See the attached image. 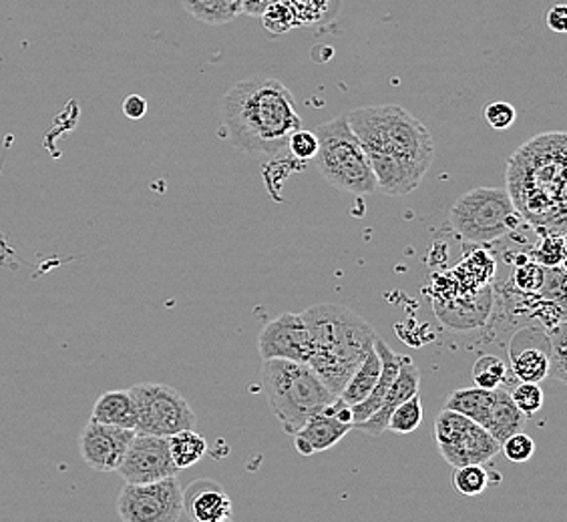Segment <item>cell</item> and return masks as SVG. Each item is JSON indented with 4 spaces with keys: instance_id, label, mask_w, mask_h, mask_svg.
I'll use <instances>...</instances> for the list:
<instances>
[{
    "instance_id": "7c38bea8",
    "label": "cell",
    "mask_w": 567,
    "mask_h": 522,
    "mask_svg": "<svg viewBox=\"0 0 567 522\" xmlns=\"http://www.w3.org/2000/svg\"><path fill=\"white\" fill-rule=\"evenodd\" d=\"M133 436L135 430L132 428L89 420L79 436V452L89 468L97 472H117Z\"/></svg>"
},
{
    "instance_id": "2e32d148",
    "label": "cell",
    "mask_w": 567,
    "mask_h": 522,
    "mask_svg": "<svg viewBox=\"0 0 567 522\" xmlns=\"http://www.w3.org/2000/svg\"><path fill=\"white\" fill-rule=\"evenodd\" d=\"M419 392H421V370L416 368L413 359L409 358V356H403L399 374L394 378L393 386L386 392L381 408L377 413H372L364 422H360L354 428L360 430V432H364V435L381 436L382 432H386V425H389V418H391L394 408L399 404H403L404 400H409L411 396L419 394Z\"/></svg>"
},
{
    "instance_id": "52a82bcc",
    "label": "cell",
    "mask_w": 567,
    "mask_h": 522,
    "mask_svg": "<svg viewBox=\"0 0 567 522\" xmlns=\"http://www.w3.org/2000/svg\"><path fill=\"white\" fill-rule=\"evenodd\" d=\"M524 218L513 207L507 189L475 187L458 197L449 211V223L461 240L493 243L519 228Z\"/></svg>"
},
{
    "instance_id": "5bb4252c",
    "label": "cell",
    "mask_w": 567,
    "mask_h": 522,
    "mask_svg": "<svg viewBox=\"0 0 567 522\" xmlns=\"http://www.w3.org/2000/svg\"><path fill=\"white\" fill-rule=\"evenodd\" d=\"M549 334L544 330H522L517 332L509 346V359H512L513 378L517 382L546 380L551 370L549 362Z\"/></svg>"
},
{
    "instance_id": "7402d4cb",
    "label": "cell",
    "mask_w": 567,
    "mask_h": 522,
    "mask_svg": "<svg viewBox=\"0 0 567 522\" xmlns=\"http://www.w3.org/2000/svg\"><path fill=\"white\" fill-rule=\"evenodd\" d=\"M379 374H381V358H379L377 349L372 346V348L369 349V354L360 362L359 368L350 376L347 386L340 392V400L349 404V406L362 403V400L371 394L372 388L377 386Z\"/></svg>"
},
{
    "instance_id": "ab89813d",
    "label": "cell",
    "mask_w": 567,
    "mask_h": 522,
    "mask_svg": "<svg viewBox=\"0 0 567 522\" xmlns=\"http://www.w3.org/2000/svg\"><path fill=\"white\" fill-rule=\"evenodd\" d=\"M274 2H280V0H244L241 4V14H248V17H260L270 4Z\"/></svg>"
},
{
    "instance_id": "ac0fdd59",
    "label": "cell",
    "mask_w": 567,
    "mask_h": 522,
    "mask_svg": "<svg viewBox=\"0 0 567 522\" xmlns=\"http://www.w3.org/2000/svg\"><path fill=\"white\" fill-rule=\"evenodd\" d=\"M374 349H377V354L381 358V374H379V382L372 388L371 394L362 403L350 406V410H352V428L360 425V422H364L372 413H377L381 408L382 400H384L389 388L393 386L394 378H396L399 368H401V362H403V356L393 352L391 346H386V342L379 336L374 337Z\"/></svg>"
},
{
    "instance_id": "d4e9b609",
    "label": "cell",
    "mask_w": 567,
    "mask_h": 522,
    "mask_svg": "<svg viewBox=\"0 0 567 522\" xmlns=\"http://www.w3.org/2000/svg\"><path fill=\"white\" fill-rule=\"evenodd\" d=\"M167 442H169V452L174 458L175 467L179 470L194 467L208 452V440L194 432V428L167 436Z\"/></svg>"
},
{
    "instance_id": "8992f818",
    "label": "cell",
    "mask_w": 567,
    "mask_h": 522,
    "mask_svg": "<svg viewBox=\"0 0 567 522\" xmlns=\"http://www.w3.org/2000/svg\"><path fill=\"white\" fill-rule=\"evenodd\" d=\"M315 133L318 137L315 161L330 186L352 196H371L377 191V177L369 155L354 130L350 129L344 113L322 123Z\"/></svg>"
},
{
    "instance_id": "4316f807",
    "label": "cell",
    "mask_w": 567,
    "mask_h": 522,
    "mask_svg": "<svg viewBox=\"0 0 567 522\" xmlns=\"http://www.w3.org/2000/svg\"><path fill=\"white\" fill-rule=\"evenodd\" d=\"M453 489L463 497H480L492 484V474L487 472L485 464H465L453 468L451 477Z\"/></svg>"
},
{
    "instance_id": "cb8c5ba5",
    "label": "cell",
    "mask_w": 567,
    "mask_h": 522,
    "mask_svg": "<svg viewBox=\"0 0 567 522\" xmlns=\"http://www.w3.org/2000/svg\"><path fill=\"white\" fill-rule=\"evenodd\" d=\"M197 21L206 24H228L241 14L244 0H179Z\"/></svg>"
},
{
    "instance_id": "484cf974",
    "label": "cell",
    "mask_w": 567,
    "mask_h": 522,
    "mask_svg": "<svg viewBox=\"0 0 567 522\" xmlns=\"http://www.w3.org/2000/svg\"><path fill=\"white\" fill-rule=\"evenodd\" d=\"M296 27H315L327 22L337 14L340 0H288Z\"/></svg>"
},
{
    "instance_id": "d6986e66",
    "label": "cell",
    "mask_w": 567,
    "mask_h": 522,
    "mask_svg": "<svg viewBox=\"0 0 567 522\" xmlns=\"http://www.w3.org/2000/svg\"><path fill=\"white\" fill-rule=\"evenodd\" d=\"M471 300L458 304L453 302H435L436 316L443 320V324L451 327H477L485 322V317L492 312V288H481L470 295Z\"/></svg>"
},
{
    "instance_id": "836d02e7",
    "label": "cell",
    "mask_w": 567,
    "mask_h": 522,
    "mask_svg": "<svg viewBox=\"0 0 567 522\" xmlns=\"http://www.w3.org/2000/svg\"><path fill=\"white\" fill-rule=\"evenodd\" d=\"M549 362H551V370L549 374L556 376V380L566 382V324H557V326L549 330Z\"/></svg>"
},
{
    "instance_id": "e0dca14e",
    "label": "cell",
    "mask_w": 567,
    "mask_h": 522,
    "mask_svg": "<svg viewBox=\"0 0 567 522\" xmlns=\"http://www.w3.org/2000/svg\"><path fill=\"white\" fill-rule=\"evenodd\" d=\"M352 430V425L342 422L334 414L322 413L315 414L306 420V425L296 432L295 447L300 457H312L317 452H324L328 448L339 445L344 436Z\"/></svg>"
},
{
    "instance_id": "277c9868",
    "label": "cell",
    "mask_w": 567,
    "mask_h": 522,
    "mask_svg": "<svg viewBox=\"0 0 567 522\" xmlns=\"http://www.w3.org/2000/svg\"><path fill=\"white\" fill-rule=\"evenodd\" d=\"M310 354L308 366L339 396L374 346V327L347 305L318 304L302 312Z\"/></svg>"
},
{
    "instance_id": "d590c367",
    "label": "cell",
    "mask_w": 567,
    "mask_h": 522,
    "mask_svg": "<svg viewBox=\"0 0 567 522\" xmlns=\"http://www.w3.org/2000/svg\"><path fill=\"white\" fill-rule=\"evenodd\" d=\"M288 149L292 153V157L298 161H310L315 159L318 153V137L315 130H305L302 127L295 130L288 139Z\"/></svg>"
},
{
    "instance_id": "e575fe53",
    "label": "cell",
    "mask_w": 567,
    "mask_h": 522,
    "mask_svg": "<svg viewBox=\"0 0 567 522\" xmlns=\"http://www.w3.org/2000/svg\"><path fill=\"white\" fill-rule=\"evenodd\" d=\"M535 450H537V447H535L534 438L525 435L524 430L515 432V435L505 438L502 442L503 455H505L509 462H515V464L529 462L534 458Z\"/></svg>"
},
{
    "instance_id": "ba28073f",
    "label": "cell",
    "mask_w": 567,
    "mask_h": 522,
    "mask_svg": "<svg viewBox=\"0 0 567 522\" xmlns=\"http://www.w3.org/2000/svg\"><path fill=\"white\" fill-rule=\"evenodd\" d=\"M137 408L135 432L172 436L196 426V413L179 392L157 382H143L130 388Z\"/></svg>"
},
{
    "instance_id": "6da1fadb",
    "label": "cell",
    "mask_w": 567,
    "mask_h": 522,
    "mask_svg": "<svg viewBox=\"0 0 567 522\" xmlns=\"http://www.w3.org/2000/svg\"><path fill=\"white\" fill-rule=\"evenodd\" d=\"M377 177V191L413 194L435 159V142L423 121L401 105H369L344 113Z\"/></svg>"
},
{
    "instance_id": "44dd1931",
    "label": "cell",
    "mask_w": 567,
    "mask_h": 522,
    "mask_svg": "<svg viewBox=\"0 0 567 522\" xmlns=\"http://www.w3.org/2000/svg\"><path fill=\"white\" fill-rule=\"evenodd\" d=\"M91 420L101 425L120 426V428H132L137 425V408L133 403L132 392L111 390L101 394L95 404Z\"/></svg>"
},
{
    "instance_id": "4dcf8cb0",
    "label": "cell",
    "mask_w": 567,
    "mask_h": 522,
    "mask_svg": "<svg viewBox=\"0 0 567 522\" xmlns=\"http://www.w3.org/2000/svg\"><path fill=\"white\" fill-rule=\"evenodd\" d=\"M544 240L535 248L532 260L544 265L546 270L551 268H564L566 261V236L564 231H554V229H542Z\"/></svg>"
},
{
    "instance_id": "603a6c76",
    "label": "cell",
    "mask_w": 567,
    "mask_h": 522,
    "mask_svg": "<svg viewBox=\"0 0 567 522\" xmlns=\"http://www.w3.org/2000/svg\"><path fill=\"white\" fill-rule=\"evenodd\" d=\"M493 400H495V390H485L480 386L458 388V390L451 392L445 408L463 414L473 422L483 426L487 420V414L492 410Z\"/></svg>"
},
{
    "instance_id": "9c48e42d",
    "label": "cell",
    "mask_w": 567,
    "mask_h": 522,
    "mask_svg": "<svg viewBox=\"0 0 567 522\" xmlns=\"http://www.w3.org/2000/svg\"><path fill=\"white\" fill-rule=\"evenodd\" d=\"M436 448L451 467L487 464L502 452V445L467 416L443 408L435 418Z\"/></svg>"
},
{
    "instance_id": "8d00e7d4",
    "label": "cell",
    "mask_w": 567,
    "mask_h": 522,
    "mask_svg": "<svg viewBox=\"0 0 567 522\" xmlns=\"http://www.w3.org/2000/svg\"><path fill=\"white\" fill-rule=\"evenodd\" d=\"M483 119L487 121V125L495 130H507L515 125L517 121V111L512 103L505 101H495L485 105L483 109Z\"/></svg>"
},
{
    "instance_id": "83f0119b",
    "label": "cell",
    "mask_w": 567,
    "mask_h": 522,
    "mask_svg": "<svg viewBox=\"0 0 567 522\" xmlns=\"http://www.w3.org/2000/svg\"><path fill=\"white\" fill-rule=\"evenodd\" d=\"M423 420H425V410L421 404V394H415L394 408L386 430H391L394 435H411L423 425Z\"/></svg>"
},
{
    "instance_id": "7a4b0ae2",
    "label": "cell",
    "mask_w": 567,
    "mask_h": 522,
    "mask_svg": "<svg viewBox=\"0 0 567 522\" xmlns=\"http://www.w3.org/2000/svg\"><path fill=\"white\" fill-rule=\"evenodd\" d=\"M221 119L229 143L250 155L278 157L302 127L295 95L272 76L254 75L229 88L221 101Z\"/></svg>"
},
{
    "instance_id": "1f68e13d",
    "label": "cell",
    "mask_w": 567,
    "mask_h": 522,
    "mask_svg": "<svg viewBox=\"0 0 567 522\" xmlns=\"http://www.w3.org/2000/svg\"><path fill=\"white\" fill-rule=\"evenodd\" d=\"M507 388L512 394L513 403L527 418H532L542 410L546 396H544V390H542L539 384H535V382H515L513 386H507Z\"/></svg>"
},
{
    "instance_id": "8fae6325",
    "label": "cell",
    "mask_w": 567,
    "mask_h": 522,
    "mask_svg": "<svg viewBox=\"0 0 567 522\" xmlns=\"http://www.w3.org/2000/svg\"><path fill=\"white\" fill-rule=\"evenodd\" d=\"M177 472L179 468L175 467L167 438L142 432H135L117 468V474L127 484H147L177 477Z\"/></svg>"
},
{
    "instance_id": "d6a6232c",
    "label": "cell",
    "mask_w": 567,
    "mask_h": 522,
    "mask_svg": "<svg viewBox=\"0 0 567 522\" xmlns=\"http://www.w3.org/2000/svg\"><path fill=\"white\" fill-rule=\"evenodd\" d=\"M258 19L262 21L264 29L272 36H280V34H286L288 31L296 29L295 14H292L288 0L274 2Z\"/></svg>"
},
{
    "instance_id": "ffe728a7",
    "label": "cell",
    "mask_w": 567,
    "mask_h": 522,
    "mask_svg": "<svg viewBox=\"0 0 567 522\" xmlns=\"http://www.w3.org/2000/svg\"><path fill=\"white\" fill-rule=\"evenodd\" d=\"M525 425H527V416L513 403L509 388L507 386L495 388V400L483 428L502 445L505 438H509L515 432H522Z\"/></svg>"
},
{
    "instance_id": "30bf717a",
    "label": "cell",
    "mask_w": 567,
    "mask_h": 522,
    "mask_svg": "<svg viewBox=\"0 0 567 522\" xmlns=\"http://www.w3.org/2000/svg\"><path fill=\"white\" fill-rule=\"evenodd\" d=\"M117 512L125 522H177L184 514V490L177 477L121 489Z\"/></svg>"
},
{
    "instance_id": "f35d334b",
    "label": "cell",
    "mask_w": 567,
    "mask_h": 522,
    "mask_svg": "<svg viewBox=\"0 0 567 522\" xmlns=\"http://www.w3.org/2000/svg\"><path fill=\"white\" fill-rule=\"evenodd\" d=\"M123 113L132 121H140L147 115V101L140 95H130L123 101Z\"/></svg>"
},
{
    "instance_id": "3957f363",
    "label": "cell",
    "mask_w": 567,
    "mask_h": 522,
    "mask_svg": "<svg viewBox=\"0 0 567 522\" xmlns=\"http://www.w3.org/2000/svg\"><path fill=\"white\" fill-rule=\"evenodd\" d=\"M566 133H542L513 153L507 194L517 213L537 229L566 233Z\"/></svg>"
},
{
    "instance_id": "5b68a950",
    "label": "cell",
    "mask_w": 567,
    "mask_h": 522,
    "mask_svg": "<svg viewBox=\"0 0 567 522\" xmlns=\"http://www.w3.org/2000/svg\"><path fill=\"white\" fill-rule=\"evenodd\" d=\"M262 386L270 410L286 435H296L310 416L337 400V394L305 362L264 359Z\"/></svg>"
},
{
    "instance_id": "74e56055",
    "label": "cell",
    "mask_w": 567,
    "mask_h": 522,
    "mask_svg": "<svg viewBox=\"0 0 567 522\" xmlns=\"http://www.w3.org/2000/svg\"><path fill=\"white\" fill-rule=\"evenodd\" d=\"M547 29L554 33H566L567 31V7L556 4L546 14Z\"/></svg>"
},
{
    "instance_id": "4fadbf2b",
    "label": "cell",
    "mask_w": 567,
    "mask_h": 522,
    "mask_svg": "<svg viewBox=\"0 0 567 522\" xmlns=\"http://www.w3.org/2000/svg\"><path fill=\"white\" fill-rule=\"evenodd\" d=\"M258 352L262 359H292L308 362L310 342L302 314L284 312L266 324L258 336Z\"/></svg>"
},
{
    "instance_id": "f1b7e54d",
    "label": "cell",
    "mask_w": 567,
    "mask_h": 522,
    "mask_svg": "<svg viewBox=\"0 0 567 522\" xmlns=\"http://www.w3.org/2000/svg\"><path fill=\"white\" fill-rule=\"evenodd\" d=\"M512 282L517 292L535 295L546 285V268L529 258H517L513 268Z\"/></svg>"
},
{
    "instance_id": "f546056e",
    "label": "cell",
    "mask_w": 567,
    "mask_h": 522,
    "mask_svg": "<svg viewBox=\"0 0 567 522\" xmlns=\"http://www.w3.org/2000/svg\"><path fill=\"white\" fill-rule=\"evenodd\" d=\"M471 376H473L475 386L485 388V390H495V388H499V386L509 382L507 364L499 356H492V354L477 358V362L473 364Z\"/></svg>"
},
{
    "instance_id": "9a60e30c",
    "label": "cell",
    "mask_w": 567,
    "mask_h": 522,
    "mask_svg": "<svg viewBox=\"0 0 567 522\" xmlns=\"http://www.w3.org/2000/svg\"><path fill=\"white\" fill-rule=\"evenodd\" d=\"M184 514L189 521L226 522L234 519V507L226 489L216 480H194L184 490Z\"/></svg>"
}]
</instances>
